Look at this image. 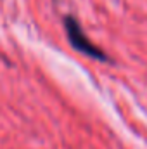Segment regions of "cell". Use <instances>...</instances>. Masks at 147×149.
<instances>
[{
  "instance_id": "6da1fadb",
  "label": "cell",
  "mask_w": 147,
  "mask_h": 149,
  "mask_svg": "<svg viewBox=\"0 0 147 149\" xmlns=\"http://www.w3.org/2000/svg\"><path fill=\"white\" fill-rule=\"evenodd\" d=\"M64 26H66V31H68V38H69L71 45H73L76 50H80V52H83V54H87V56H90L94 59H101V61L106 59V56L88 38L85 37V33L81 31V28H80V24L76 23L74 17H69L68 16L64 19Z\"/></svg>"
}]
</instances>
